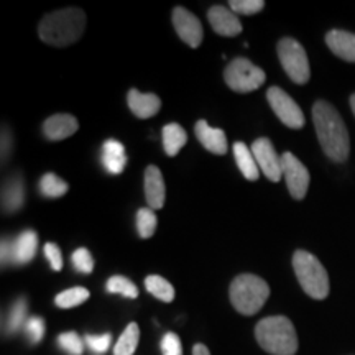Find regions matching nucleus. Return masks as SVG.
<instances>
[{
	"instance_id": "f257e3e1",
	"label": "nucleus",
	"mask_w": 355,
	"mask_h": 355,
	"mask_svg": "<svg viewBox=\"0 0 355 355\" xmlns=\"http://www.w3.org/2000/svg\"><path fill=\"white\" fill-rule=\"evenodd\" d=\"M313 121L316 127L318 140L327 158L336 163L345 162L349 158L350 140L347 127H345L340 114L329 102L318 101L313 107Z\"/></svg>"
},
{
	"instance_id": "f03ea898",
	"label": "nucleus",
	"mask_w": 355,
	"mask_h": 355,
	"mask_svg": "<svg viewBox=\"0 0 355 355\" xmlns=\"http://www.w3.org/2000/svg\"><path fill=\"white\" fill-rule=\"evenodd\" d=\"M86 24V13L81 8H61L43 17L38 25V35L51 46H69L83 37Z\"/></svg>"
},
{
	"instance_id": "7ed1b4c3",
	"label": "nucleus",
	"mask_w": 355,
	"mask_h": 355,
	"mask_svg": "<svg viewBox=\"0 0 355 355\" xmlns=\"http://www.w3.org/2000/svg\"><path fill=\"white\" fill-rule=\"evenodd\" d=\"M255 337L260 347L272 355H295L298 350L295 326L285 316L261 319L255 327Z\"/></svg>"
},
{
	"instance_id": "20e7f679",
	"label": "nucleus",
	"mask_w": 355,
	"mask_h": 355,
	"mask_svg": "<svg viewBox=\"0 0 355 355\" xmlns=\"http://www.w3.org/2000/svg\"><path fill=\"white\" fill-rule=\"evenodd\" d=\"M230 303L241 314L254 316L263 308L270 296V286L263 278L252 273L239 275L229 290Z\"/></svg>"
},
{
	"instance_id": "39448f33",
	"label": "nucleus",
	"mask_w": 355,
	"mask_h": 355,
	"mask_svg": "<svg viewBox=\"0 0 355 355\" xmlns=\"http://www.w3.org/2000/svg\"><path fill=\"white\" fill-rule=\"evenodd\" d=\"M293 268L301 288L313 300H326L329 295V277L316 257L306 250H296L293 255Z\"/></svg>"
},
{
	"instance_id": "423d86ee",
	"label": "nucleus",
	"mask_w": 355,
	"mask_h": 355,
	"mask_svg": "<svg viewBox=\"0 0 355 355\" xmlns=\"http://www.w3.org/2000/svg\"><path fill=\"white\" fill-rule=\"evenodd\" d=\"M225 84L235 92H245L257 91L261 84L265 83V71L252 63L247 58H235L230 61L227 68L224 71Z\"/></svg>"
},
{
	"instance_id": "0eeeda50",
	"label": "nucleus",
	"mask_w": 355,
	"mask_h": 355,
	"mask_svg": "<svg viewBox=\"0 0 355 355\" xmlns=\"http://www.w3.org/2000/svg\"><path fill=\"white\" fill-rule=\"evenodd\" d=\"M278 58L283 69L293 83L306 84L309 81V60L301 43L293 38H282L278 42Z\"/></svg>"
},
{
	"instance_id": "6e6552de",
	"label": "nucleus",
	"mask_w": 355,
	"mask_h": 355,
	"mask_svg": "<svg viewBox=\"0 0 355 355\" xmlns=\"http://www.w3.org/2000/svg\"><path fill=\"white\" fill-rule=\"evenodd\" d=\"M266 99H268L270 107L277 114V117L283 122V125L290 128H303L304 127V114L295 99L282 87L272 86L266 91Z\"/></svg>"
},
{
	"instance_id": "1a4fd4ad",
	"label": "nucleus",
	"mask_w": 355,
	"mask_h": 355,
	"mask_svg": "<svg viewBox=\"0 0 355 355\" xmlns=\"http://www.w3.org/2000/svg\"><path fill=\"white\" fill-rule=\"evenodd\" d=\"M283 176H285L288 191L295 199H303L309 188V171L295 155L286 152L282 157Z\"/></svg>"
},
{
	"instance_id": "9d476101",
	"label": "nucleus",
	"mask_w": 355,
	"mask_h": 355,
	"mask_svg": "<svg viewBox=\"0 0 355 355\" xmlns=\"http://www.w3.org/2000/svg\"><path fill=\"white\" fill-rule=\"evenodd\" d=\"M252 153H254L255 162L261 173L273 183H278L283 178L282 157L275 152V146L270 139H257L252 145Z\"/></svg>"
},
{
	"instance_id": "9b49d317",
	"label": "nucleus",
	"mask_w": 355,
	"mask_h": 355,
	"mask_svg": "<svg viewBox=\"0 0 355 355\" xmlns=\"http://www.w3.org/2000/svg\"><path fill=\"white\" fill-rule=\"evenodd\" d=\"M173 25L183 42L191 48H198L202 43V25L194 13L186 10L184 7H175L173 10Z\"/></svg>"
},
{
	"instance_id": "f8f14e48",
	"label": "nucleus",
	"mask_w": 355,
	"mask_h": 355,
	"mask_svg": "<svg viewBox=\"0 0 355 355\" xmlns=\"http://www.w3.org/2000/svg\"><path fill=\"white\" fill-rule=\"evenodd\" d=\"M207 20H209L212 30L220 37H237L239 33H242V24L237 13H234L227 7H211L207 12Z\"/></svg>"
},
{
	"instance_id": "ddd939ff",
	"label": "nucleus",
	"mask_w": 355,
	"mask_h": 355,
	"mask_svg": "<svg viewBox=\"0 0 355 355\" xmlns=\"http://www.w3.org/2000/svg\"><path fill=\"white\" fill-rule=\"evenodd\" d=\"M145 198L150 209H162L166 199L165 180L162 171L155 165H150L145 170Z\"/></svg>"
},
{
	"instance_id": "4468645a",
	"label": "nucleus",
	"mask_w": 355,
	"mask_h": 355,
	"mask_svg": "<svg viewBox=\"0 0 355 355\" xmlns=\"http://www.w3.org/2000/svg\"><path fill=\"white\" fill-rule=\"evenodd\" d=\"M79 128V122L76 117L69 114H56L46 119L43 123V133L48 140L58 141L64 140L76 133Z\"/></svg>"
},
{
	"instance_id": "2eb2a0df",
	"label": "nucleus",
	"mask_w": 355,
	"mask_h": 355,
	"mask_svg": "<svg viewBox=\"0 0 355 355\" xmlns=\"http://www.w3.org/2000/svg\"><path fill=\"white\" fill-rule=\"evenodd\" d=\"M194 132H196V137L198 140L201 141V145L206 150H209L211 153L214 155L227 153L229 144H227V137H225L224 130L211 127L206 121H198L196 127H194Z\"/></svg>"
},
{
	"instance_id": "dca6fc26",
	"label": "nucleus",
	"mask_w": 355,
	"mask_h": 355,
	"mask_svg": "<svg viewBox=\"0 0 355 355\" xmlns=\"http://www.w3.org/2000/svg\"><path fill=\"white\" fill-rule=\"evenodd\" d=\"M128 107L139 119H150L158 114L162 107V101L157 94H144L139 89H130L127 96Z\"/></svg>"
},
{
	"instance_id": "f3484780",
	"label": "nucleus",
	"mask_w": 355,
	"mask_h": 355,
	"mask_svg": "<svg viewBox=\"0 0 355 355\" xmlns=\"http://www.w3.org/2000/svg\"><path fill=\"white\" fill-rule=\"evenodd\" d=\"M326 43L329 50L340 60L355 63V35L344 30H331L326 35Z\"/></svg>"
},
{
	"instance_id": "a211bd4d",
	"label": "nucleus",
	"mask_w": 355,
	"mask_h": 355,
	"mask_svg": "<svg viewBox=\"0 0 355 355\" xmlns=\"http://www.w3.org/2000/svg\"><path fill=\"white\" fill-rule=\"evenodd\" d=\"M13 254H12V263L15 265H25L33 260L37 255L38 248V235L35 230H24L17 239L13 241Z\"/></svg>"
},
{
	"instance_id": "6ab92c4d",
	"label": "nucleus",
	"mask_w": 355,
	"mask_h": 355,
	"mask_svg": "<svg viewBox=\"0 0 355 355\" xmlns=\"http://www.w3.org/2000/svg\"><path fill=\"white\" fill-rule=\"evenodd\" d=\"M102 165L112 175H121L125 170L127 153L121 141L109 139L102 145Z\"/></svg>"
},
{
	"instance_id": "aec40b11",
	"label": "nucleus",
	"mask_w": 355,
	"mask_h": 355,
	"mask_svg": "<svg viewBox=\"0 0 355 355\" xmlns=\"http://www.w3.org/2000/svg\"><path fill=\"white\" fill-rule=\"evenodd\" d=\"M25 201V184L20 175L12 176L10 180L6 181L2 188V211L8 212H17L21 209Z\"/></svg>"
},
{
	"instance_id": "412c9836",
	"label": "nucleus",
	"mask_w": 355,
	"mask_h": 355,
	"mask_svg": "<svg viewBox=\"0 0 355 355\" xmlns=\"http://www.w3.org/2000/svg\"><path fill=\"white\" fill-rule=\"evenodd\" d=\"M234 157L237 162V166L243 178H247L248 181H257L260 176V168L257 165L252 148L243 144V141H235L234 144Z\"/></svg>"
},
{
	"instance_id": "4be33fe9",
	"label": "nucleus",
	"mask_w": 355,
	"mask_h": 355,
	"mask_svg": "<svg viewBox=\"0 0 355 355\" xmlns=\"http://www.w3.org/2000/svg\"><path fill=\"white\" fill-rule=\"evenodd\" d=\"M163 148L168 157H176L188 141V133L180 123H168L163 127Z\"/></svg>"
},
{
	"instance_id": "5701e85b",
	"label": "nucleus",
	"mask_w": 355,
	"mask_h": 355,
	"mask_svg": "<svg viewBox=\"0 0 355 355\" xmlns=\"http://www.w3.org/2000/svg\"><path fill=\"white\" fill-rule=\"evenodd\" d=\"M140 340V327L137 322H130L119 337L114 347V355H133Z\"/></svg>"
},
{
	"instance_id": "b1692460",
	"label": "nucleus",
	"mask_w": 355,
	"mask_h": 355,
	"mask_svg": "<svg viewBox=\"0 0 355 355\" xmlns=\"http://www.w3.org/2000/svg\"><path fill=\"white\" fill-rule=\"evenodd\" d=\"M146 291L150 295H153L155 298L159 301H165V303H171L175 300V288L171 286V283L159 275H150L145 279Z\"/></svg>"
},
{
	"instance_id": "393cba45",
	"label": "nucleus",
	"mask_w": 355,
	"mask_h": 355,
	"mask_svg": "<svg viewBox=\"0 0 355 355\" xmlns=\"http://www.w3.org/2000/svg\"><path fill=\"white\" fill-rule=\"evenodd\" d=\"M89 290L83 286H76V288H69V290H66L63 293H60V295L55 298V304L58 308L61 309H69V308H76V306L86 303L89 300Z\"/></svg>"
},
{
	"instance_id": "a878e982",
	"label": "nucleus",
	"mask_w": 355,
	"mask_h": 355,
	"mask_svg": "<svg viewBox=\"0 0 355 355\" xmlns=\"http://www.w3.org/2000/svg\"><path fill=\"white\" fill-rule=\"evenodd\" d=\"M68 183L61 180L60 176L53 175V173H46L40 181V193L44 198H61L68 193Z\"/></svg>"
},
{
	"instance_id": "bb28decb",
	"label": "nucleus",
	"mask_w": 355,
	"mask_h": 355,
	"mask_svg": "<svg viewBox=\"0 0 355 355\" xmlns=\"http://www.w3.org/2000/svg\"><path fill=\"white\" fill-rule=\"evenodd\" d=\"M158 219L155 216L153 209L150 207H141L137 212V230H139V235L141 239H150L157 230Z\"/></svg>"
},
{
	"instance_id": "cd10ccee",
	"label": "nucleus",
	"mask_w": 355,
	"mask_h": 355,
	"mask_svg": "<svg viewBox=\"0 0 355 355\" xmlns=\"http://www.w3.org/2000/svg\"><path fill=\"white\" fill-rule=\"evenodd\" d=\"M109 293H114V295H122L125 296V298H137L139 296V288L135 286V283L130 282V279L125 278V277H121V275H115V277L109 278L107 285Z\"/></svg>"
},
{
	"instance_id": "c85d7f7f",
	"label": "nucleus",
	"mask_w": 355,
	"mask_h": 355,
	"mask_svg": "<svg viewBox=\"0 0 355 355\" xmlns=\"http://www.w3.org/2000/svg\"><path fill=\"white\" fill-rule=\"evenodd\" d=\"M25 316H26V301L24 298H20L13 303L10 314H8L7 331L10 332V334H15V332L25 324Z\"/></svg>"
},
{
	"instance_id": "c756f323",
	"label": "nucleus",
	"mask_w": 355,
	"mask_h": 355,
	"mask_svg": "<svg viewBox=\"0 0 355 355\" xmlns=\"http://www.w3.org/2000/svg\"><path fill=\"white\" fill-rule=\"evenodd\" d=\"M58 345L69 355H81L84 352V340L76 332H63V334H60Z\"/></svg>"
},
{
	"instance_id": "7c9ffc66",
	"label": "nucleus",
	"mask_w": 355,
	"mask_h": 355,
	"mask_svg": "<svg viewBox=\"0 0 355 355\" xmlns=\"http://www.w3.org/2000/svg\"><path fill=\"white\" fill-rule=\"evenodd\" d=\"M71 261H73L74 268L81 273L89 275L92 273V270H94V259H92L91 252L84 247L73 252V255H71Z\"/></svg>"
},
{
	"instance_id": "2f4dec72",
	"label": "nucleus",
	"mask_w": 355,
	"mask_h": 355,
	"mask_svg": "<svg viewBox=\"0 0 355 355\" xmlns=\"http://www.w3.org/2000/svg\"><path fill=\"white\" fill-rule=\"evenodd\" d=\"M263 0H232L230 2V10L239 15H255L263 10Z\"/></svg>"
},
{
	"instance_id": "473e14b6",
	"label": "nucleus",
	"mask_w": 355,
	"mask_h": 355,
	"mask_svg": "<svg viewBox=\"0 0 355 355\" xmlns=\"http://www.w3.org/2000/svg\"><path fill=\"white\" fill-rule=\"evenodd\" d=\"M25 334L32 344H38L44 336V321L42 318L33 316L25 322Z\"/></svg>"
},
{
	"instance_id": "72a5a7b5",
	"label": "nucleus",
	"mask_w": 355,
	"mask_h": 355,
	"mask_svg": "<svg viewBox=\"0 0 355 355\" xmlns=\"http://www.w3.org/2000/svg\"><path fill=\"white\" fill-rule=\"evenodd\" d=\"M43 252L46 260L50 261L51 268L55 270V272H60V270L63 268V254H61V248L58 247L55 242H48L44 243Z\"/></svg>"
},
{
	"instance_id": "f704fd0d",
	"label": "nucleus",
	"mask_w": 355,
	"mask_h": 355,
	"mask_svg": "<svg viewBox=\"0 0 355 355\" xmlns=\"http://www.w3.org/2000/svg\"><path fill=\"white\" fill-rule=\"evenodd\" d=\"M162 352L163 355H183L181 340L175 332H166L162 339Z\"/></svg>"
},
{
	"instance_id": "c9c22d12",
	"label": "nucleus",
	"mask_w": 355,
	"mask_h": 355,
	"mask_svg": "<svg viewBox=\"0 0 355 355\" xmlns=\"http://www.w3.org/2000/svg\"><path fill=\"white\" fill-rule=\"evenodd\" d=\"M84 343L92 352L97 354H104L107 352V349L110 347V343H112V337L110 334H102V336H86Z\"/></svg>"
},
{
	"instance_id": "e433bc0d",
	"label": "nucleus",
	"mask_w": 355,
	"mask_h": 355,
	"mask_svg": "<svg viewBox=\"0 0 355 355\" xmlns=\"http://www.w3.org/2000/svg\"><path fill=\"white\" fill-rule=\"evenodd\" d=\"M13 241L10 239H2V255H0V260H2V265L12 263V254H13Z\"/></svg>"
},
{
	"instance_id": "4c0bfd02",
	"label": "nucleus",
	"mask_w": 355,
	"mask_h": 355,
	"mask_svg": "<svg viewBox=\"0 0 355 355\" xmlns=\"http://www.w3.org/2000/svg\"><path fill=\"white\" fill-rule=\"evenodd\" d=\"M10 132L3 128L2 133V158L6 159V157L8 155V150H10Z\"/></svg>"
},
{
	"instance_id": "58836bf2",
	"label": "nucleus",
	"mask_w": 355,
	"mask_h": 355,
	"mask_svg": "<svg viewBox=\"0 0 355 355\" xmlns=\"http://www.w3.org/2000/svg\"><path fill=\"white\" fill-rule=\"evenodd\" d=\"M193 355H211V354H209V349H207L206 345L196 344L193 349Z\"/></svg>"
},
{
	"instance_id": "ea45409f",
	"label": "nucleus",
	"mask_w": 355,
	"mask_h": 355,
	"mask_svg": "<svg viewBox=\"0 0 355 355\" xmlns=\"http://www.w3.org/2000/svg\"><path fill=\"white\" fill-rule=\"evenodd\" d=\"M350 107H352V112L355 115V94L350 96Z\"/></svg>"
}]
</instances>
